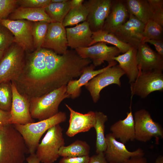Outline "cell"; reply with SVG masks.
<instances>
[{"label":"cell","mask_w":163,"mask_h":163,"mask_svg":"<svg viewBox=\"0 0 163 163\" xmlns=\"http://www.w3.org/2000/svg\"><path fill=\"white\" fill-rule=\"evenodd\" d=\"M28 153L24 138L13 125L0 126V163H24Z\"/></svg>","instance_id":"obj_2"},{"label":"cell","mask_w":163,"mask_h":163,"mask_svg":"<svg viewBox=\"0 0 163 163\" xmlns=\"http://www.w3.org/2000/svg\"><path fill=\"white\" fill-rule=\"evenodd\" d=\"M162 32L163 27L150 19L145 24L143 33V40L145 39L162 40Z\"/></svg>","instance_id":"obj_33"},{"label":"cell","mask_w":163,"mask_h":163,"mask_svg":"<svg viewBox=\"0 0 163 163\" xmlns=\"http://www.w3.org/2000/svg\"><path fill=\"white\" fill-rule=\"evenodd\" d=\"M68 46L66 28L62 23H50L42 48L62 55L67 52Z\"/></svg>","instance_id":"obj_15"},{"label":"cell","mask_w":163,"mask_h":163,"mask_svg":"<svg viewBox=\"0 0 163 163\" xmlns=\"http://www.w3.org/2000/svg\"><path fill=\"white\" fill-rule=\"evenodd\" d=\"M155 163H163V156L162 155L158 156L156 159Z\"/></svg>","instance_id":"obj_45"},{"label":"cell","mask_w":163,"mask_h":163,"mask_svg":"<svg viewBox=\"0 0 163 163\" xmlns=\"http://www.w3.org/2000/svg\"><path fill=\"white\" fill-rule=\"evenodd\" d=\"M69 97L66 85H65L42 96L30 99V112L31 117L40 121L54 116L59 112V107L61 103Z\"/></svg>","instance_id":"obj_3"},{"label":"cell","mask_w":163,"mask_h":163,"mask_svg":"<svg viewBox=\"0 0 163 163\" xmlns=\"http://www.w3.org/2000/svg\"><path fill=\"white\" fill-rule=\"evenodd\" d=\"M95 122L94 127L96 133V152H104L107 147L104 135L105 123L108 120L107 115L101 111L95 112Z\"/></svg>","instance_id":"obj_27"},{"label":"cell","mask_w":163,"mask_h":163,"mask_svg":"<svg viewBox=\"0 0 163 163\" xmlns=\"http://www.w3.org/2000/svg\"><path fill=\"white\" fill-rule=\"evenodd\" d=\"M79 75L78 66L69 54L60 55L41 48L27 53L21 72L11 82L29 101L67 85Z\"/></svg>","instance_id":"obj_1"},{"label":"cell","mask_w":163,"mask_h":163,"mask_svg":"<svg viewBox=\"0 0 163 163\" xmlns=\"http://www.w3.org/2000/svg\"><path fill=\"white\" fill-rule=\"evenodd\" d=\"M14 43L12 33L0 23V50L5 51Z\"/></svg>","instance_id":"obj_34"},{"label":"cell","mask_w":163,"mask_h":163,"mask_svg":"<svg viewBox=\"0 0 163 163\" xmlns=\"http://www.w3.org/2000/svg\"><path fill=\"white\" fill-rule=\"evenodd\" d=\"M0 23L7 27L14 36V42L26 53L35 50L32 35L33 22L24 20H0Z\"/></svg>","instance_id":"obj_10"},{"label":"cell","mask_w":163,"mask_h":163,"mask_svg":"<svg viewBox=\"0 0 163 163\" xmlns=\"http://www.w3.org/2000/svg\"><path fill=\"white\" fill-rule=\"evenodd\" d=\"M137 48L131 47L126 53L114 57L113 59L128 78L130 84L133 82L138 77L139 70L136 58Z\"/></svg>","instance_id":"obj_23"},{"label":"cell","mask_w":163,"mask_h":163,"mask_svg":"<svg viewBox=\"0 0 163 163\" xmlns=\"http://www.w3.org/2000/svg\"><path fill=\"white\" fill-rule=\"evenodd\" d=\"M136 58L139 71H163V57L142 42L137 49Z\"/></svg>","instance_id":"obj_18"},{"label":"cell","mask_w":163,"mask_h":163,"mask_svg":"<svg viewBox=\"0 0 163 163\" xmlns=\"http://www.w3.org/2000/svg\"><path fill=\"white\" fill-rule=\"evenodd\" d=\"M90 150V146L86 142L77 140L68 146L61 147L59 154L62 157H79L89 155Z\"/></svg>","instance_id":"obj_28"},{"label":"cell","mask_w":163,"mask_h":163,"mask_svg":"<svg viewBox=\"0 0 163 163\" xmlns=\"http://www.w3.org/2000/svg\"><path fill=\"white\" fill-rule=\"evenodd\" d=\"M117 64V62L114 61L108 63L106 67L97 70H95V67L92 64H90L84 69L78 79H73L68 82L66 85L67 94L72 99L78 97L80 94L81 88L82 86H85L96 76Z\"/></svg>","instance_id":"obj_21"},{"label":"cell","mask_w":163,"mask_h":163,"mask_svg":"<svg viewBox=\"0 0 163 163\" xmlns=\"http://www.w3.org/2000/svg\"><path fill=\"white\" fill-rule=\"evenodd\" d=\"M130 84L132 96L136 95L145 98L153 92L163 91L162 71H139L136 79Z\"/></svg>","instance_id":"obj_8"},{"label":"cell","mask_w":163,"mask_h":163,"mask_svg":"<svg viewBox=\"0 0 163 163\" xmlns=\"http://www.w3.org/2000/svg\"><path fill=\"white\" fill-rule=\"evenodd\" d=\"M84 0H71V8L78 7L82 5L84 2Z\"/></svg>","instance_id":"obj_44"},{"label":"cell","mask_w":163,"mask_h":163,"mask_svg":"<svg viewBox=\"0 0 163 163\" xmlns=\"http://www.w3.org/2000/svg\"><path fill=\"white\" fill-rule=\"evenodd\" d=\"M124 72L118 65L109 67L95 76L85 86L88 91L93 102L96 103L100 98V93L104 88L111 84L121 86V78Z\"/></svg>","instance_id":"obj_9"},{"label":"cell","mask_w":163,"mask_h":163,"mask_svg":"<svg viewBox=\"0 0 163 163\" xmlns=\"http://www.w3.org/2000/svg\"><path fill=\"white\" fill-rule=\"evenodd\" d=\"M49 24L44 21L33 22L32 35L35 50L42 48Z\"/></svg>","instance_id":"obj_31"},{"label":"cell","mask_w":163,"mask_h":163,"mask_svg":"<svg viewBox=\"0 0 163 163\" xmlns=\"http://www.w3.org/2000/svg\"><path fill=\"white\" fill-rule=\"evenodd\" d=\"M18 0H0V20L8 19L16 9Z\"/></svg>","instance_id":"obj_36"},{"label":"cell","mask_w":163,"mask_h":163,"mask_svg":"<svg viewBox=\"0 0 163 163\" xmlns=\"http://www.w3.org/2000/svg\"><path fill=\"white\" fill-rule=\"evenodd\" d=\"M153 11L151 19L163 26V0H147Z\"/></svg>","instance_id":"obj_35"},{"label":"cell","mask_w":163,"mask_h":163,"mask_svg":"<svg viewBox=\"0 0 163 163\" xmlns=\"http://www.w3.org/2000/svg\"><path fill=\"white\" fill-rule=\"evenodd\" d=\"M128 16L125 1L113 0L109 13L102 30L113 33L128 20Z\"/></svg>","instance_id":"obj_20"},{"label":"cell","mask_w":163,"mask_h":163,"mask_svg":"<svg viewBox=\"0 0 163 163\" xmlns=\"http://www.w3.org/2000/svg\"><path fill=\"white\" fill-rule=\"evenodd\" d=\"M65 104L70 112L69 126L66 132L67 136L72 137L94 127L95 122V112L90 111L83 114L74 110L67 104Z\"/></svg>","instance_id":"obj_17"},{"label":"cell","mask_w":163,"mask_h":163,"mask_svg":"<svg viewBox=\"0 0 163 163\" xmlns=\"http://www.w3.org/2000/svg\"><path fill=\"white\" fill-rule=\"evenodd\" d=\"M88 14L87 8L83 4L81 6L70 9L62 24L65 27L77 24L86 21Z\"/></svg>","instance_id":"obj_30"},{"label":"cell","mask_w":163,"mask_h":163,"mask_svg":"<svg viewBox=\"0 0 163 163\" xmlns=\"http://www.w3.org/2000/svg\"><path fill=\"white\" fill-rule=\"evenodd\" d=\"M144 156H137L131 157L122 163H147L146 159Z\"/></svg>","instance_id":"obj_42"},{"label":"cell","mask_w":163,"mask_h":163,"mask_svg":"<svg viewBox=\"0 0 163 163\" xmlns=\"http://www.w3.org/2000/svg\"><path fill=\"white\" fill-rule=\"evenodd\" d=\"M13 93L11 81L0 83V109L10 111Z\"/></svg>","instance_id":"obj_32"},{"label":"cell","mask_w":163,"mask_h":163,"mask_svg":"<svg viewBox=\"0 0 163 163\" xmlns=\"http://www.w3.org/2000/svg\"><path fill=\"white\" fill-rule=\"evenodd\" d=\"M63 129L59 124L48 129L37 146L36 154L42 163H53L60 156V148L64 145Z\"/></svg>","instance_id":"obj_5"},{"label":"cell","mask_w":163,"mask_h":163,"mask_svg":"<svg viewBox=\"0 0 163 163\" xmlns=\"http://www.w3.org/2000/svg\"><path fill=\"white\" fill-rule=\"evenodd\" d=\"M92 38L89 46L98 42H103L114 45L118 49L121 53H126L132 47L121 41L113 34L102 30L92 32Z\"/></svg>","instance_id":"obj_26"},{"label":"cell","mask_w":163,"mask_h":163,"mask_svg":"<svg viewBox=\"0 0 163 163\" xmlns=\"http://www.w3.org/2000/svg\"><path fill=\"white\" fill-rule=\"evenodd\" d=\"M51 2V0H18V5L21 7L45 8Z\"/></svg>","instance_id":"obj_37"},{"label":"cell","mask_w":163,"mask_h":163,"mask_svg":"<svg viewBox=\"0 0 163 163\" xmlns=\"http://www.w3.org/2000/svg\"><path fill=\"white\" fill-rule=\"evenodd\" d=\"M25 53L15 43L5 51L0 59V83L11 82L18 77L24 65Z\"/></svg>","instance_id":"obj_6"},{"label":"cell","mask_w":163,"mask_h":163,"mask_svg":"<svg viewBox=\"0 0 163 163\" xmlns=\"http://www.w3.org/2000/svg\"><path fill=\"white\" fill-rule=\"evenodd\" d=\"M66 31L68 46L72 50L89 46L92 42V32L86 21Z\"/></svg>","instance_id":"obj_19"},{"label":"cell","mask_w":163,"mask_h":163,"mask_svg":"<svg viewBox=\"0 0 163 163\" xmlns=\"http://www.w3.org/2000/svg\"><path fill=\"white\" fill-rule=\"evenodd\" d=\"M44 8L19 7L10 14L8 19L12 20H24L33 22L44 21L49 23L53 22Z\"/></svg>","instance_id":"obj_24"},{"label":"cell","mask_w":163,"mask_h":163,"mask_svg":"<svg viewBox=\"0 0 163 163\" xmlns=\"http://www.w3.org/2000/svg\"><path fill=\"white\" fill-rule=\"evenodd\" d=\"M105 138L107 147L104 153L109 163H122L132 157L144 155L140 148L133 152L129 151L125 144L117 141L111 133L107 134Z\"/></svg>","instance_id":"obj_14"},{"label":"cell","mask_w":163,"mask_h":163,"mask_svg":"<svg viewBox=\"0 0 163 163\" xmlns=\"http://www.w3.org/2000/svg\"><path fill=\"white\" fill-rule=\"evenodd\" d=\"M88 163H107L104 152H101L90 157Z\"/></svg>","instance_id":"obj_40"},{"label":"cell","mask_w":163,"mask_h":163,"mask_svg":"<svg viewBox=\"0 0 163 163\" xmlns=\"http://www.w3.org/2000/svg\"><path fill=\"white\" fill-rule=\"evenodd\" d=\"M112 2V0H88L84 2L83 4L88 11L86 21L92 32L102 29Z\"/></svg>","instance_id":"obj_13"},{"label":"cell","mask_w":163,"mask_h":163,"mask_svg":"<svg viewBox=\"0 0 163 163\" xmlns=\"http://www.w3.org/2000/svg\"><path fill=\"white\" fill-rule=\"evenodd\" d=\"M133 117L135 139L146 142L153 137L157 140L163 138L162 126L153 120L148 111L143 109L138 110L134 113Z\"/></svg>","instance_id":"obj_7"},{"label":"cell","mask_w":163,"mask_h":163,"mask_svg":"<svg viewBox=\"0 0 163 163\" xmlns=\"http://www.w3.org/2000/svg\"><path fill=\"white\" fill-rule=\"evenodd\" d=\"M11 117L10 111H7L0 109V126L10 124Z\"/></svg>","instance_id":"obj_41"},{"label":"cell","mask_w":163,"mask_h":163,"mask_svg":"<svg viewBox=\"0 0 163 163\" xmlns=\"http://www.w3.org/2000/svg\"><path fill=\"white\" fill-rule=\"evenodd\" d=\"M26 160L27 163H40V161L35 153L30 154Z\"/></svg>","instance_id":"obj_43"},{"label":"cell","mask_w":163,"mask_h":163,"mask_svg":"<svg viewBox=\"0 0 163 163\" xmlns=\"http://www.w3.org/2000/svg\"><path fill=\"white\" fill-rule=\"evenodd\" d=\"M5 51H2L0 50V59L2 56Z\"/></svg>","instance_id":"obj_47"},{"label":"cell","mask_w":163,"mask_h":163,"mask_svg":"<svg viewBox=\"0 0 163 163\" xmlns=\"http://www.w3.org/2000/svg\"><path fill=\"white\" fill-rule=\"evenodd\" d=\"M142 42L149 43L155 46L157 53L163 57V42L162 40L145 39Z\"/></svg>","instance_id":"obj_39"},{"label":"cell","mask_w":163,"mask_h":163,"mask_svg":"<svg viewBox=\"0 0 163 163\" xmlns=\"http://www.w3.org/2000/svg\"><path fill=\"white\" fill-rule=\"evenodd\" d=\"M11 82L13 96L10 124L24 125L34 122L30 113L29 100L19 93Z\"/></svg>","instance_id":"obj_16"},{"label":"cell","mask_w":163,"mask_h":163,"mask_svg":"<svg viewBox=\"0 0 163 163\" xmlns=\"http://www.w3.org/2000/svg\"><path fill=\"white\" fill-rule=\"evenodd\" d=\"M110 129L115 138L119 139L121 142L125 144L135 139L134 117L131 107L129 112L127 113L126 117L114 123L111 126Z\"/></svg>","instance_id":"obj_22"},{"label":"cell","mask_w":163,"mask_h":163,"mask_svg":"<svg viewBox=\"0 0 163 163\" xmlns=\"http://www.w3.org/2000/svg\"><path fill=\"white\" fill-rule=\"evenodd\" d=\"M67 0H51L52 3H62L67 1Z\"/></svg>","instance_id":"obj_46"},{"label":"cell","mask_w":163,"mask_h":163,"mask_svg":"<svg viewBox=\"0 0 163 163\" xmlns=\"http://www.w3.org/2000/svg\"><path fill=\"white\" fill-rule=\"evenodd\" d=\"M89 155L79 157H64L60 160L59 163H88Z\"/></svg>","instance_id":"obj_38"},{"label":"cell","mask_w":163,"mask_h":163,"mask_svg":"<svg viewBox=\"0 0 163 163\" xmlns=\"http://www.w3.org/2000/svg\"><path fill=\"white\" fill-rule=\"evenodd\" d=\"M44 8L53 22L62 23L71 8V0L62 3L51 2Z\"/></svg>","instance_id":"obj_29"},{"label":"cell","mask_w":163,"mask_h":163,"mask_svg":"<svg viewBox=\"0 0 163 163\" xmlns=\"http://www.w3.org/2000/svg\"><path fill=\"white\" fill-rule=\"evenodd\" d=\"M145 24L129 14L128 20L113 34L122 42L138 48L142 42Z\"/></svg>","instance_id":"obj_12"},{"label":"cell","mask_w":163,"mask_h":163,"mask_svg":"<svg viewBox=\"0 0 163 163\" xmlns=\"http://www.w3.org/2000/svg\"><path fill=\"white\" fill-rule=\"evenodd\" d=\"M107 43L100 42L86 47H80L75 50L82 58L89 59L96 67L101 65L107 61L113 62V58L119 55L121 52L115 46H109Z\"/></svg>","instance_id":"obj_11"},{"label":"cell","mask_w":163,"mask_h":163,"mask_svg":"<svg viewBox=\"0 0 163 163\" xmlns=\"http://www.w3.org/2000/svg\"><path fill=\"white\" fill-rule=\"evenodd\" d=\"M65 112L59 111L48 119L26 124L13 125L24 139L30 154L35 153L40 140L43 134L52 127L65 122Z\"/></svg>","instance_id":"obj_4"},{"label":"cell","mask_w":163,"mask_h":163,"mask_svg":"<svg viewBox=\"0 0 163 163\" xmlns=\"http://www.w3.org/2000/svg\"><path fill=\"white\" fill-rule=\"evenodd\" d=\"M129 14L135 16L145 24L151 19L152 9L147 0L125 1Z\"/></svg>","instance_id":"obj_25"}]
</instances>
